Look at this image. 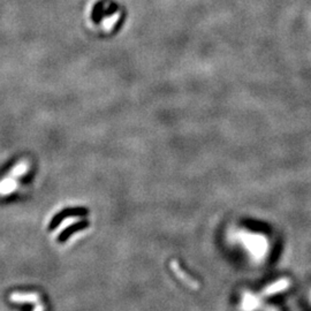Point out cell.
<instances>
[{
  "label": "cell",
  "mask_w": 311,
  "mask_h": 311,
  "mask_svg": "<svg viewBox=\"0 0 311 311\" xmlns=\"http://www.w3.org/2000/svg\"><path fill=\"white\" fill-rule=\"evenodd\" d=\"M291 286V280L288 278H283L278 280V282H275L271 285H269L268 287L264 288L263 295L264 297H271V295L282 293V292L286 291Z\"/></svg>",
  "instance_id": "3"
},
{
  "label": "cell",
  "mask_w": 311,
  "mask_h": 311,
  "mask_svg": "<svg viewBox=\"0 0 311 311\" xmlns=\"http://www.w3.org/2000/svg\"><path fill=\"white\" fill-rule=\"evenodd\" d=\"M261 298L250 293V292H245L241 305H240V311H256L261 308Z\"/></svg>",
  "instance_id": "1"
},
{
  "label": "cell",
  "mask_w": 311,
  "mask_h": 311,
  "mask_svg": "<svg viewBox=\"0 0 311 311\" xmlns=\"http://www.w3.org/2000/svg\"><path fill=\"white\" fill-rule=\"evenodd\" d=\"M171 269L172 271H173V273L175 276L178 277V278L181 280V282L185 283L187 286H189L192 290H198V284L197 282H195V280L192 278V277L187 275V273L183 271V270L180 268V265L177 261H172L171 262Z\"/></svg>",
  "instance_id": "2"
},
{
  "label": "cell",
  "mask_w": 311,
  "mask_h": 311,
  "mask_svg": "<svg viewBox=\"0 0 311 311\" xmlns=\"http://www.w3.org/2000/svg\"><path fill=\"white\" fill-rule=\"evenodd\" d=\"M310 301H311V291H310Z\"/></svg>",
  "instance_id": "8"
},
{
  "label": "cell",
  "mask_w": 311,
  "mask_h": 311,
  "mask_svg": "<svg viewBox=\"0 0 311 311\" xmlns=\"http://www.w3.org/2000/svg\"><path fill=\"white\" fill-rule=\"evenodd\" d=\"M267 311H278V310H277L276 308H273V307H269Z\"/></svg>",
  "instance_id": "7"
},
{
  "label": "cell",
  "mask_w": 311,
  "mask_h": 311,
  "mask_svg": "<svg viewBox=\"0 0 311 311\" xmlns=\"http://www.w3.org/2000/svg\"><path fill=\"white\" fill-rule=\"evenodd\" d=\"M25 170H27V167H25V165H20V166L15 167V170L13 171V173L10 177L7 178L5 181H3L1 183V186H0V192H1L2 194H6V193H9L12 192L13 188H14V180L16 177H20V175L22 173H24Z\"/></svg>",
  "instance_id": "4"
},
{
  "label": "cell",
  "mask_w": 311,
  "mask_h": 311,
  "mask_svg": "<svg viewBox=\"0 0 311 311\" xmlns=\"http://www.w3.org/2000/svg\"><path fill=\"white\" fill-rule=\"evenodd\" d=\"M13 302H38V295L37 294H22V293H14L10 297Z\"/></svg>",
  "instance_id": "5"
},
{
  "label": "cell",
  "mask_w": 311,
  "mask_h": 311,
  "mask_svg": "<svg viewBox=\"0 0 311 311\" xmlns=\"http://www.w3.org/2000/svg\"><path fill=\"white\" fill-rule=\"evenodd\" d=\"M33 311H44V308H43V306L40 305V303H38L37 302L36 303V307H35V309H33Z\"/></svg>",
  "instance_id": "6"
}]
</instances>
